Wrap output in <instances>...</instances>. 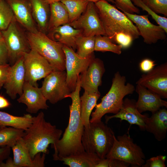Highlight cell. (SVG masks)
<instances>
[{"instance_id":"obj_1","label":"cell","mask_w":167,"mask_h":167,"mask_svg":"<svg viewBox=\"0 0 167 167\" xmlns=\"http://www.w3.org/2000/svg\"><path fill=\"white\" fill-rule=\"evenodd\" d=\"M81 89L79 75L75 90L66 97H70L72 100V103L69 106L70 114L68 125L61 138L51 145L54 151L53 157L55 161L85 151L81 141L84 127L80 117L79 93Z\"/></svg>"},{"instance_id":"obj_2","label":"cell","mask_w":167,"mask_h":167,"mask_svg":"<svg viewBox=\"0 0 167 167\" xmlns=\"http://www.w3.org/2000/svg\"><path fill=\"white\" fill-rule=\"evenodd\" d=\"M62 132L55 125L47 122L44 113L41 112L33 117L32 123L24 131L22 139L33 159L38 153L49 154V145L55 144L61 138Z\"/></svg>"},{"instance_id":"obj_3","label":"cell","mask_w":167,"mask_h":167,"mask_svg":"<svg viewBox=\"0 0 167 167\" xmlns=\"http://www.w3.org/2000/svg\"><path fill=\"white\" fill-rule=\"evenodd\" d=\"M105 32L113 43L115 35L124 33L134 40L140 35L137 27L123 13L107 1L101 0L94 3Z\"/></svg>"},{"instance_id":"obj_4","label":"cell","mask_w":167,"mask_h":167,"mask_svg":"<svg viewBox=\"0 0 167 167\" xmlns=\"http://www.w3.org/2000/svg\"><path fill=\"white\" fill-rule=\"evenodd\" d=\"M125 76L122 75L119 72L114 74L111 87L107 93L101 99V102L97 104L94 111L92 113L90 122L101 120L105 114L117 113L121 108L124 97L132 94L135 90L134 86L127 83L126 84Z\"/></svg>"},{"instance_id":"obj_5","label":"cell","mask_w":167,"mask_h":167,"mask_svg":"<svg viewBox=\"0 0 167 167\" xmlns=\"http://www.w3.org/2000/svg\"><path fill=\"white\" fill-rule=\"evenodd\" d=\"M115 136L112 129L101 120L90 122L88 127H84L81 141L86 152L104 159L112 147Z\"/></svg>"},{"instance_id":"obj_6","label":"cell","mask_w":167,"mask_h":167,"mask_svg":"<svg viewBox=\"0 0 167 167\" xmlns=\"http://www.w3.org/2000/svg\"><path fill=\"white\" fill-rule=\"evenodd\" d=\"M31 49L44 57L52 66L54 71L65 70V55L63 44L53 40L39 30L26 34Z\"/></svg>"},{"instance_id":"obj_7","label":"cell","mask_w":167,"mask_h":167,"mask_svg":"<svg viewBox=\"0 0 167 167\" xmlns=\"http://www.w3.org/2000/svg\"><path fill=\"white\" fill-rule=\"evenodd\" d=\"M106 158L117 159L135 167H141L145 162L142 148L126 134L117 138L114 136L113 145Z\"/></svg>"},{"instance_id":"obj_8","label":"cell","mask_w":167,"mask_h":167,"mask_svg":"<svg viewBox=\"0 0 167 167\" xmlns=\"http://www.w3.org/2000/svg\"><path fill=\"white\" fill-rule=\"evenodd\" d=\"M8 53L11 66L31 49L26 34L17 24L14 17L8 28L1 31Z\"/></svg>"},{"instance_id":"obj_9","label":"cell","mask_w":167,"mask_h":167,"mask_svg":"<svg viewBox=\"0 0 167 167\" xmlns=\"http://www.w3.org/2000/svg\"><path fill=\"white\" fill-rule=\"evenodd\" d=\"M25 81L37 86V81L44 78L53 71L48 62L35 50H30L23 56Z\"/></svg>"},{"instance_id":"obj_10","label":"cell","mask_w":167,"mask_h":167,"mask_svg":"<svg viewBox=\"0 0 167 167\" xmlns=\"http://www.w3.org/2000/svg\"><path fill=\"white\" fill-rule=\"evenodd\" d=\"M41 89L47 100L52 104L66 98L71 92L66 83V71H52L44 78Z\"/></svg>"},{"instance_id":"obj_11","label":"cell","mask_w":167,"mask_h":167,"mask_svg":"<svg viewBox=\"0 0 167 167\" xmlns=\"http://www.w3.org/2000/svg\"><path fill=\"white\" fill-rule=\"evenodd\" d=\"M63 49L66 58V83L68 88L72 92L75 89L79 74L87 69L95 56L93 54L88 57L82 58L72 48L64 45L63 46Z\"/></svg>"},{"instance_id":"obj_12","label":"cell","mask_w":167,"mask_h":167,"mask_svg":"<svg viewBox=\"0 0 167 167\" xmlns=\"http://www.w3.org/2000/svg\"><path fill=\"white\" fill-rule=\"evenodd\" d=\"M69 24L81 30L84 36H106L95 3L92 2H89L85 11L77 19Z\"/></svg>"},{"instance_id":"obj_13","label":"cell","mask_w":167,"mask_h":167,"mask_svg":"<svg viewBox=\"0 0 167 167\" xmlns=\"http://www.w3.org/2000/svg\"><path fill=\"white\" fill-rule=\"evenodd\" d=\"M157 94L162 98H167V63L162 64L143 74L136 82Z\"/></svg>"},{"instance_id":"obj_14","label":"cell","mask_w":167,"mask_h":167,"mask_svg":"<svg viewBox=\"0 0 167 167\" xmlns=\"http://www.w3.org/2000/svg\"><path fill=\"white\" fill-rule=\"evenodd\" d=\"M123 12L136 24L143 41L148 44H155L159 40L166 39V36L164 30L160 26L152 23L148 19V15H139Z\"/></svg>"},{"instance_id":"obj_15","label":"cell","mask_w":167,"mask_h":167,"mask_svg":"<svg viewBox=\"0 0 167 167\" xmlns=\"http://www.w3.org/2000/svg\"><path fill=\"white\" fill-rule=\"evenodd\" d=\"M103 61L93 58L87 69L79 75L81 88L89 93L99 92L98 87L102 84V78L105 72Z\"/></svg>"},{"instance_id":"obj_16","label":"cell","mask_w":167,"mask_h":167,"mask_svg":"<svg viewBox=\"0 0 167 167\" xmlns=\"http://www.w3.org/2000/svg\"><path fill=\"white\" fill-rule=\"evenodd\" d=\"M17 101L25 104L27 111L30 113H36L40 109H47L49 108L41 88L34 86L26 81L24 83L22 93Z\"/></svg>"},{"instance_id":"obj_17","label":"cell","mask_w":167,"mask_h":167,"mask_svg":"<svg viewBox=\"0 0 167 167\" xmlns=\"http://www.w3.org/2000/svg\"><path fill=\"white\" fill-rule=\"evenodd\" d=\"M15 167H44L46 154L39 153L32 159L22 138L11 147Z\"/></svg>"},{"instance_id":"obj_18","label":"cell","mask_w":167,"mask_h":167,"mask_svg":"<svg viewBox=\"0 0 167 167\" xmlns=\"http://www.w3.org/2000/svg\"><path fill=\"white\" fill-rule=\"evenodd\" d=\"M25 82V70L23 56L11 66L4 87L7 95L12 99H15L18 95L20 96L22 93Z\"/></svg>"},{"instance_id":"obj_19","label":"cell","mask_w":167,"mask_h":167,"mask_svg":"<svg viewBox=\"0 0 167 167\" xmlns=\"http://www.w3.org/2000/svg\"><path fill=\"white\" fill-rule=\"evenodd\" d=\"M136 102L133 99H125L121 108L117 113L110 116H105V123H107L112 118H118L121 121L126 120L131 124L137 125L141 130L145 131V121L148 116L146 115L142 114L138 111Z\"/></svg>"},{"instance_id":"obj_20","label":"cell","mask_w":167,"mask_h":167,"mask_svg":"<svg viewBox=\"0 0 167 167\" xmlns=\"http://www.w3.org/2000/svg\"><path fill=\"white\" fill-rule=\"evenodd\" d=\"M135 90L138 95L136 105L140 113H141L146 111H149L152 113L159 110L161 107L167 108V102L163 100L157 94L139 84H137Z\"/></svg>"},{"instance_id":"obj_21","label":"cell","mask_w":167,"mask_h":167,"mask_svg":"<svg viewBox=\"0 0 167 167\" xmlns=\"http://www.w3.org/2000/svg\"><path fill=\"white\" fill-rule=\"evenodd\" d=\"M11 7L16 20L28 32L38 30L33 19L30 4L27 0H6Z\"/></svg>"},{"instance_id":"obj_22","label":"cell","mask_w":167,"mask_h":167,"mask_svg":"<svg viewBox=\"0 0 167 167\" xmlns=\"http://www.w3.org/2000/svg\"><path fill=\"white\" fill-rule=\"evenodd\" d=\"M145 130L152 134L158 141L164 139L167 131L166 109H160L148 117L145 121Z\"/></svg>"},{"instance_id":"obj_23","label":"cell","mask_w":167,"mask_h":167,"mask_svg":"<svg viewBox=\"0 0 167 167\" xmlns=\"http://www.w3.org/2000/svg\"><path fill=\"white\" fill-rule=\"evenodd\" d=\"M49 38L59 42L75 51L76 49V40L82 35L81 30L74 28L69 23L53 28L49 31Z\"/></svg>"},{"instance_id":"obj_24","label":"cell","mask_w":167,"mask_h":167,"mask_svg":"<svg viewBox=\"0 0 167 167\" xmlns=\"http://www.w3.org/2000/svg\"><path fill=\"white\" fill-rule=\"evenodd\" d=\"M31 7L32 15L39 31L45 33L48 30L49 5L43 0H28Z\"/></svg>"},{"instance_id":"obj_25","label":"cell","mask_w":167,"mask_h":167,"mask_svg":"<svg viewBox=\"0 0 167 167\" xmlns=\"http://www.w3.org/2000/svg\"><path fill=\"white\" fill-rule=\"evenodd\" d=\"M101 159L95 153L84 151L74 155L60 158L58 161L70 167H95Z\"/></svg>"},{"instance_id":"obj_26","label":"cell","mask_w":167,"mask_h":167,"mask_svg":"<svg viewBox=\"0 0 167 167\" xmlns=\"http://www.w3.org/2000/svg\"><path fill=\"white\" fill-rule=\"evenodd\" d=\"M100 95L99 92L89 93L84 91L80 97V117L85 127L89 126L91 114Z\"/></svg>"},{"instance_id":"obj_27","label":"cell","mask_w":167,"mask_h":167,"mask_svg":"<svg viewBox=\"0 0 167 167\" xmlns=\"http://www.w3.org/2000/svg\"><path fill=\"white\" fill-rule=\"evenodd\" d=\"M50 15L48 30L69 23V15L65 6L61 1L49 5Z\"/></svg>"},{"instance_id":"obj_28","label":"cell","mask_w":167,"mask_h":167,"mask_svg":"<svg viewBox=\"0 0 167 167\" xmlns=\"http://www.w3.org/2000/svg\"><path fill=\"white\" fill-rule=\"evenodd\" d=\"M33 117L30 114L17 116L0 111V126H8L25 131L31 125Z\"/></svg>"},{"instance_id":"obj_29","label":"cell","mask_w":167,"mask_h":167,"mask_svg":"<svg viewBox=\"0 0 167 167\" xmlns=\"http://www.w3.org/2000/svg\"><path fill=\"white\" fill-rule=\"evenodd\" d=\"M0 146L11 147L24 135V131L12 127L0 126Z\"/></svg>"},{"instance_id":"obj_30","label":"cell","mask_w":167,"mask_h":167,"mask_svg":"<svg viewBox=\"0 0 167 167\" xmlns=\"http://www.w3.org/2000/svg\"><path fill=\"white\" fill-rule=\"evenodd\" d=\"M68 11L69 23L77 19L85 11L89 2L87 0H62Z\"/></svg>"},{"instance_id":"obj_31","label":"cell","mask_w":167,"mask_h":167,"mask_svg":"<svg viewBox=\"0 0 167 167\" xmlns=\"http://www.w3.org/2000/svg\"><path fill=\"white\" fill-rule=\"evenodd\" d=\"M95 36H85L81 35L77 38L75 44L76 53L80 57L85 58L94 54Z\"/></svg>"},{"instance_id":"obj_32","label":"cell","mask_w":167,"mask_h":167,"mask_svg":"<svg viewBox=\"0 0 167 167\" xmlns=\"http://www.w3.org/2000/svg\"><path fill=\"white\" fill-rule=\"evenodd\" d=\"M122 48L121 45L113 43L106 36H95L94 51H109L119 55L122 53Z\"/></svg>"},{"instance_id":"obj_33","label":"cell","mask_w":167,"mask_h":167,"mask_svg":"<svg viewBox=\"0 0 167 167\" xmlns=\"http://www.w3.org/2000/svg\"><path fill=\"white\" fill-rule=\"evenodd\" d=\"M14 17L13 11L6 1L0 0V30L6 29Z\"/></svg>"},{"instance_id":"obj_34","label":"cell","mask_w":167,"mask_h":167,"mask_svg":"<svg viewBox=\"0 0 167 167\" xmlns=\"http://www.w3.org/2000/svg\"><path fill=\"white\" fill-rule=\"evenodd\" d=\"M134 5L142 8L146 11L148 14L167 33V18L158 15L145 5L141 0H131Z\"/></svg>"},{"instance_id":"obj_35","label":"cell","mask_w":167,"mask_h":167,"mask_svg":"<svg viewBox=\"0 0 167 167\" xmlns=\"http://www.w3.org/2000/svg\"><path fill=\"white\" fill-rule=\"evenodd\" d=\"M141 0L156 13L167 16V0Z\"/></svg>"},{"instance_id":"obj_36","label":"cell","mask_w":167,"mask_h":167,"mask_svg":"<svg viewBox=\"0 0 167 167\" xmlns=\"http://www.w3.org/2000/svg\"><path fill=\"white\" fill-rule=\"evenodd\" d=\"M117 8L122 12L133 14L140 13L139 9L135 6L131 0H114Z\"/></svg>"},{"instance_id":"obj_37","label":"cell","mask_w":167,"mask_h":167,"mask_svg":"<svg viewBox=\"0 0 167 167\" xmlns=\"http://www.w3.org/2000/svg\"><path fill=\"white\" fill-rule=\"evenodd\" d=\"M130 165L117 159L106 158L101 159L95 167H127Z\"/></svg>"},{"instance_id":"obj_38","label":"cell","mask_w":167,"mask_h":167,"mask_svg":"<svg viewBox=\"0 0 167 167\" xmlns=\"http://www.w3.org/2000/svg\"><path fill=\"white\" fill-rule=\"evenodd\" d=\"M134 39L130 35L122 32L117 33L114 38V43L122 46V48L126 49L131 45Z\"/></svg>"},{"instance_id":"obj_39","label":"cell","mask_w":167,"mask_h":167,"mask_svg":"<svg viewBox=\"0 0 167 167\" xmlns=\"http://www.w3.org/2000/svg\"><path fill=\"white\" fill-rule=\"evenodd\" d=\"M166 156L159 155L146 160L142 167H165Z\"/></svg>"},{"instance_id":"obj_40","label":"cell","mask_w":167,"mask_h":167,"mask_svg":"<svg viewBox=\"0 0 167 167\" xmlns=\"http://www.w3.org/2000/svg\"><path fill=\"white\" fill-rule=\"evenodd\" d=\"M156 65L154 61L146 58L140 62L139 68L141 71L147 73L151 71Z\"/></svg>"},{"instance_id":"obj_41","label":"cell","mask_w":167,"mask_h":167,"mask_svg":"<svg viewBox=\"0 0 167 167\" xmlns=\"http://www.w3.org/2000/svg\"><path fill=\"white\" fill-rule=\"evenodd\" d=\"M11 67V66L9 64L0 65V88L6 82Z\"/></svg>"},{"instance_id":"obj_42","label":"cell","mask_w":167,"mask_h":167,"mask_svg":"<svg viewBox=\"0 0 167 167\" xmlns=\"http://www.w3.org/2000/svg\"><path fill=\"white\" fill-rule=\"evenodd\" d=\"M8 55L7 48L4 40H0V65L7 64Z\"/></svg>"},{"instance_id":"obj_43","label":"cell","mask_w":167,"mask_h":167,"mask_svg":"<svg viewBox=\"0 0 167 167\" xmlns=\"http://www.w3.org/2000/svg\"><path fill=\"white\" fill-rule=\"evenodd\" d=\"M11 150V148L9 146L0 147V163L9 157Z\"/></svg>"},{"instance_id":"obj_44","label":"cell","mask_w":167,"mask_h":167,"mask_svg":"<svg viewBox=\"0 0 167 167\" xmlns=\"http://www.w3.org/2000/svg\"><path fill=\"white\" fill-rule=\"evenodd\" d=\"M9 102L4 96L0 95V109L8 107L10 106Z\"/></svg>"},{"instance_id":"obj_45","label":"cell","mask_w":167,"mask_h":167,"mask_svg":"<svg viewBox=\"0 0 167 167\" xmlns=\"http://www.w3.org/2000/svg\"><path fill=\"white\" fill-rule=\"evenodd\" d=\"M0 167H15L13 159L8 157L5 163H0Z\"/></svg>"},{"instance_id":"obj_46","label":"cell","mask_w":167,"mask_h":167,"mask_svg":"<svg viewBox=\"0 0 167 167\" xmlns=\"http://www.w3.org/2000/svg\"><path fill=\"white\" fill-rule=\"evenodd\" d=\"M62 0H43L47 4L49 5L53 3L60 1Z\"/></svg>"},{"instance_id":"obj_47","label":"cell","mask_w":167,"mask_h":167,"mask_svg":"<svg viewBox=\"0 0 167 167\" xmlns=\"http://www.w3.org/2000/svg\"><path fill=\"white\" fill-rule=\"evenodd\" d=\"M87 0L90 2H92L94 3H95L96 2L98 1H99L100 0ZM105 0L107 1L108 2H111L114 3V2H115L114 0Z\"/></svg>"},{"instance_id":"obj_48","label":"cell","mask_w":167,"mask_h":167,"mask_svg":"<svg viewBox=\"0 0 167 167\" xmlns=\"http://www.w3.org/2000/svg\"><path fill=\"white\" fill-rule=\"evenodd\" d=\"M3 40L2 35L1 32V31L0 30V40Z\"/></svg>"},{"instance_id":"obj_49","label":"cell","mask_w":167,"mask_h":167,"mask_svg":"<svg viewBox=\"0 0 167 167\" xmlns=\"http://www.w3.org/2000/svg\"></svg>"}]
</instances>
